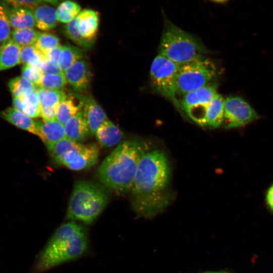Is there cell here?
<instances>
[{
    "instance_id": "cell-30",
    "label": "cell",
    "mask_w": 273,
    "mask_h": 273,
    "mask_svg": "<svg viewBox=\"0 0 273 273\" xmlns=\"http://www.w3.org/2000/svg\"><path fill=\"white\" fill-rule=\"evenodd\" d=\"M34 45L47 59L48 53L60 44L59 39L56 35L40 32Z\"/></svg>"
},
{
    "instance_id": "cell-32",
    "label": "cell",
    "mask_w": 273,
    "mask_h": 273,
    "mask_svg": "<svg viewBox=\"0 0 273 273\" xmlns=\"http://www.w3.org/2000/svg\"><path fill=\"white\" fill-rule=\"evenodd\" d=\"M67 82L64 72L60 74H43L39 87L61 90Z\"/></svg>"
},
{
    "instance_id": "cell-14",
    "label": "cell",
    "mask_w": 273,
    "mask_h": 273,
    "mask_svg": "<svg viewBox=\"0 0 273 273\" xmlns=\"http://www.w3.org/2000/svg\"><path fill=\"white\" fill-rule=\"evenodd\" d=\"M39 132V138L47 147L66 138L64 125L56 120L36 121Z\"/></svg>"
},
{
    "instance_id": "cell-27",
    "label": "cell",
    "mask_w": 273,
    "mask_h": 273,
    "mask_svg": "<svg viewBox=\"0 0 273 273\" xmlns=\"http://www.w3.org/2000/svg\"><path fill=\"white\" fill-rule=\"evenodd\" d=\"M40 33L33 28L14 29L11 32V39L21 48L34 45Z\"/></svg>"
},
{
    "instance_id": "cell-7",
    "label": "cell",
    "mask_w": 273,
    "mask_h": 273,
    "mask_svg": "<svg viewBox=\"0 0 273 273\" xmlns=\"http://www.w3.org/2000/svg\"><path fill=\"white\" fill-rule=\"evenodd\" d=\"M180 65L158 55L153 60L150 70V79L153 89L169 100L182 113L176 89L177 74Z\"/></svg>"
},
{
    "instance_id": "cell-33",
    "label": "cell",
    "mask_w": 273,
    "mask_h": 273,
    "mask_svg": "<svg viewBox=\"0 0 273 273\" xmlns=\"http://www.w3.org/2000/svg\"><path fill=\"white\" fill-rule=\"evenodd\" d=\"M65 35L74 43L82 48H90L93 43L85 40L78 34L75 25V19L66 24L64 28Z\"/></svg>"
},
{
    "instance_id": "cell-29",
    "label": "cell",
    "mask_w": 273,
    "mask_h": 273,
    "mask_svg": "<svg viewBox=\"0 0 273 273\" xmlns=\"http://www.w3.org/2000/svg\"><path fill=\"white\" fill-rule=\"evenodd\" d=\"M46 60V58L34 45L21 48V63L24 65H30L40 69Z\"/></svg>"
},
{
    "instance_id": "cell-28",
    "label": "cell",
    "mask_w": 273,
    "mask_h": 273,
    "mask_svg": "<svg viewBox=\"0 0 273 273\" xmlns=\"http://www.w3.org/2000/svg\"><path fill=\"white\" fill-rule=\"evenodd\" d=\"M82 58H83L82 52L78 48L71 46H63L58 64L64 72Z\"/></svg>"
},
{
    "instance_id": "cell-25",
    "label": "cell",
    "mask_w": 273,
    "mask_h": 273,
    "mask_svg": "<svg viewBox=\"0 0 273 273\" xmlns=\"http://www.w3.org/2000/svg\"><path fill=\"white\" fill-rule=\"evenodd\" d=\"M8 85L13 98L23 97L37 90V86L22 76L11 79Z\"/></svg>"
},
{
    "instance_id": "cell-20",
    "label": "cell",
    "mask_w": 273,
    "mask_h": 273,
    "mask_svg": "<svg viewBox=\"0 0 273 273\" xmlns=\"http://www.w3.org/2000/svg\"><path fill=\"white\" fill-rule=\"evenodd\" d=\"M224 100L223 97L218 93L212 99L207 109L205 126L217 128L223 123Z\"/></svg>"
},
{
    "instance_id": "cell-10",
    "label": "cell",
    "mask_w": 273,
    "mask_h": 273,
    "mask_svg": "<svg viewBox=\"0 0 273 273\" xmlns=\"http://www.w3.org/2000/svg\"><path fill=\"white\" fill-rule=\"evenodd\" d=\"M73 95L82 104V113L90 133L95 134L99 126L108 119L105 112L92 96H82L78 94Z\"/></svg>"
},
{
    "instance_id": "cell-18",
    "label": "cell",
    "mask_w": 273,
    "mask_h": 273,
    "mask_svg": "<svg viewBox=\"0 0 273 273\" xmlns=\"http://www.w3.org/2000/svg\"><path fill=\"white\" fill-rule=\"evenodd\" d=\"M8 15L11 26L14 29L33 28L35 26L32 9L25 7H12L8 9Z\"/></svg>"
},
{
    "instance_id": "cell-4",
    "label": "cell",
    "mask_w": 273,
    "mask_h": 273,
    "mask_svg": "<svg viewBox=\"0 0 273 273\" xmlns=\"http://www.w3.org/2000/svg\"><path fill=\"white\" fill-rule=\"evenodd\" d=\"M162 15L159 54L180 66L205 57L207 50L200 39L175 25L163 12Z\"/></svg>"
},
{
    "instance_id": "cell-11",
    "label": "cell",
    "mask_w": 273,
    "mask_h": 273,
    "mask_svg": "<svg viewBox=\"0 0 273 273\" xmlns=\"http://www.w3.org/2000/svg\"><path fill=\"white\" fill-rule=\"evenodd\" d=\"M63 72L67 82L75 91L83 92L88 88L91 81V72L87 62L83 58Z\"/></svg>"
},
{
    "instance_id": "cell-34",
    "label": "cell",
    "mask_w": 273,
    "mask_h": 273,
    "mask_svg": "<svg viewBox=\"0 0 273 273\" xmlns=\"http://www.w3.org/2000/svg\"><path fill=\"white\" fill-rule=\"evenodd\" d=\"M42 74V72L39 68L30 65H24L22 68V76L37 87H39Z\"/></svg>"
},
{
    "instance_id": "cell-16",
    "label": "cell",
    "mask_w": 273,
    "mask_h": 273,
    "mask_svg": "<svg viewBox=\"0 0 273 273\" xmlns=\"http://www.w3.org/2000/svg\"><path fill=\"white\" fill-rule=\"evenodd\" d=\"M1 117L16 127L26 130L39 137L36 121L15 108H8L1 113Z\"/></svg>"
},
{
    "instance_id": "cell-22",
    "label": "cell",
    "mask_w": 273,
    "mask_h": 273,
    "mask_svg": "<svg viewBox=\"0 0 273 273\" xmlns=\"http://www.w3.org/2000/svg\"><path fill=\"white\" fill-rule=\"evenodd\" d=\"M14 108L31 118L40 116V106L37 90L21 98H13Z\"/></svg>"
},
{
    "instance_id": "cell-40",
    "label": "cell",
    "mask_w": 273,
    "mask_h": 273,
    "mask_svg": "<svg viewBox=\"0 0 273 273\" xmlns=\"http://www.w3.org/2000/svg\"><path fill=\"white\" fill-rule=\"evenodd\" d=\"M42 2H47L53 5H57L61 0H40Z\"/></svg>"
},
{
    "instance_id": "cell-26",
    "label": "cell",
    "mask_w": 273,
    "mask_h": 273,
    "mask_svg": "<svg viewBox=\"0 0 273 273\" xmlns=\"http://www.w3.org/2000/svg\"><path fill=\"white\" fill-rule=\"evenodd\" d=\"M40 107H57L60 102L66 96L61 90L39 87L37 90Z\"/></svg>"
},
{
    "instance_id": "cell-39",
    "label": "cell",
    "mask_w": 273,
    "mask_h": 273,
    "mask_svg": "<svg viewBox=\"0 0 273 273\" xmlns=\"http://www.w3.org/2000/svg\"><path fill=\"white\" fill-rule=\"evenodd\" d=\"M265 201L268 208L273 212V183L270 186L266 192Z\"/></svg>"
},
{
    "instance_id": "cell-8",
    "label": "cell",
    "mask_w": 273,
    "mask_h": 273,
    "mask_svg": "<svg viewBox=\"0 0 273 273\" xmlns=\"http://www.w3.org/2000/svg\"><path fill=\"white\" fill-rule=\"evenodd\" d=\"M217 86L212 82L184 95L180 104L188 117L201 126H205L208 106L217 94Z\"/></svg>"
},
{
    "instance_id": "cell-36",
    "label": "cell",
    "mask_w": 273,
    "mask_h": 273,
    "mask_svg": "<svg viewBox=\"0 0 273 273\" xmlns=\"http://www.w3.org/2000/svg\"><path fill=\"white\" fill-rule=\"evenodd\" d=\"M12 7H25L33 10L42 4L40 0H4Z\"/></svg>"
},
{
    "instance_id": "cell-42",
    "label": "cell",
    "mask_w": 273,
    "mask_h": 273,
    "mask_svg": "<svg viewBox=\"0 0 273 273\" xmlns=\"http://www.w3.org/2000/svg\"><path fill=\"white\" fill-rule=\"evenodd\" d=\"M204 273H228V272H222V271H208V272H206Z\"/></svg>"
},
{
    "instance_id": "cell-19",
    "label": "cell",
    "mask_w": 273,
    "mask_h": 273,
    "mask_svg": "<svg viewBox=\"0 0 273 273\" xmlns=\"http://www.w3.org/2000/svg\"><path fill=\"white\" fill-rule=\"evenodd\" d=\"M35 26L41 30H49L56 27L58 23L56 10L48 5H40L33 10Z\"/></svg>"
},
{
    "instance_id": "cell-6",
    "label": "cell",
    "mask_w": 273,
    "mask_h": 273,
    "mask_svg": "<svg viewBox=\"0 0 273 273\" xmlns=\"http://www.w3.org/2000/svg\"><path fill=\"white\" fill-rule=\"evenodd\" d=\"M217 74V67L205 57L180 65L176 76L177 95H184L212 82Z\"/></svg>"
},
{
    "instance_id": "cell-5",
    "label": "cell",
    "mask_w": 273,
    "mask_h": 273,
    "mask_svg": "<svg viewBox=\"0 0 273 273\" xmlns=\"http://www.w3.org/2000/svg\"><path fill=\"white\" fill-rule=\"evenodd\" d=\"M107 202V195L100 186L89 181H78L70 197L67 217L90 224L100 214Z\"/></svg>"
},
{
    "instance_id": "cell-41",
    "label": "cell",
    "mask_w": 273,
    "mask_h": 273,
    "mask_svg": "<svg viewBox=\"0 0 273 273\" xmlns=\"http://www.w3.org/2000/svg\"><path fill=\"white\" fill-rule=\"evenodd\" d=\"M210 1L215 3H223L228 1L229 0H210Z\"/></svg>"
},
{
    "instance_id": "cell-15",
    "label": "cell",
    "mask_w": 273,
    "mask_h": 273,
    "mask_svg": "<svg viewBox=\"0 0 273 273\" xmlns=\"http://www.w3.org/2000/svg\"><path fill=\"white\" fill-rule=\"evenodd\" d=\"M99 149L95 144L83 145L82 147L66 167L73 170H81L94 166L98 161Z\"/></svg>"
},
{
    "instance_id": "cell-12",
    "label": "cell",
    "mask_w": 273,
    "mask_h": 273,
    "mask_svg": "<svg viewBox=\"0 0 273 273\" xmlns=\"http://www.w3.org/2000/svg\"><path fill=\"white\" fill-rule=\"evenodd\" d=\"M75 21L80 36L94 44L99 25L98 13L93 10L84 9L79 13Z\"/></svg>"
},
{
    "instance_id": "cell-9",
    "label": "cell",
    "mask_w": 273,
    "mask_h": 273,
    "mask_svg": "<svg viewBox=\"0 0 273 273\" xmlns=\"http://www.w3.org/2000/svg\"><path fill=\"white\" fill-rule=\"evenodd\" d=\"M259 118L256 111L241 97L231 96L224 100L223 121L225 128L240 127Z\"/></svg>"
},
{
    "instance_id": "cell-23",
    "label": "cell",
    "mask_w": 273,
    "mask_h": 273,
    "mask_svg": "<svg viewBox=\"0 0 273 273\" xmlns=\"http://www.w3.org/2000/svg\"><path fill=\"white\" fill-rule=\"evenodd\" d=\"M82 108L80 103L77 105L73 99L68 98L66 96L57 107L56 120L64 125L70 118L81 111Z\"/></svg>"
},
{
    "instance_id": "cell-21",
    "label": "cell",
    "mask_w": 273,
    "mask_h": 273,
    "mask_svg": "<svg viewBox=\"0 0 273 273\" xmlns=\"http://www.w3.org/2000/svg\"><path fill=\"white\" fill-rule=\"evenodd\" d=\"M21 47L11 39L0 49V71L21 63Z\"/></svg>"
},
{
    "instance_id": "cell-2",
    "label": "cell",
    "mask_w": 273,
    "mask_h": 273,
    "mask_svg": "<svg viewBox=\"0 0 273 273\" xmlns=\"http://www.w3.org/2000/svg\"><path fill=\"white\" fill-rule=\"evenodd\" d=\"M88 240L82 225L69 221L61 225L37 255L30 273H42L86 253Z\"/></svg>"
},
{
    "instance_id": "cell-1",
    "label": "cell",
    "mask_w": 273,
    "mask_h": 273,
    "mask_svg": "<svg viewBox=\"0 0 273 273\" xmlns=\"http://www.w3.org/2000/svg\"><path fill=\"white\" fill-rule=\"evenodd\" d=\"M170 177L169 161L163 151L143 155L130 191L132 207L137 216L152 217L167 208L172 200Z\"/></svg>"
},
{
    "instance_id": "cell-37",
    "label": "cell",
    "mask_w": 273,
    "mask_h": 273,
    "mask_svg": "<svg viewBox=\"0 0 273 273\" xmlns=\"http://www.w3.org/2000/svg\"><path fill=\"white\" fill-rule=\"evenodd\" d=\"M57 107H40V116L43 121H52L56 120Z\"/></svg>"
},
{
    "instance_id": "cell-31",
    "label": "cell",
    "mask_w": 273,
    "mask_h": 273,
    "mask_svg": "<svg viewBox=\"0 0 273 273\" xmlns=\"http://www.w3.org/2000/svg\"><path fill=\"white\" fill-rule=\"evenodd\" d=\"M8 8L0 3V49L11 39V25L9 20Z\"/></svg>"
},
{
    "instance_id": "cell-38",
    "label": "cell",
    "mask_w": 273,
    "mask_h": 273,
    "mask_svg": "<svg viewBox=\"0 0 273 273\" xmlns=\"http://www.w3.org/2000/svg\"><path fill=\"white\" fill-rule=\"evenodd\" d=\"M63 48V46L60 44L51 50L47 55V60H50L58 63Z\"/></svg>"
},
{
    "instance_id": "cell-3",
    "label": "cell",
    "mask_w": 273,
    "mask_h": 273,
    "mask_svg": "<svg viewBox=\"0 0 273 273\" xmlns=\"http://www.w3.org/2000/svg\"><path fill=\"white\" fill-rule=\"evenodd\" d=\"M147 152V147L140 141L121 142L99 167L100 181L118 193L130 192L141 159Z\"/></svg>"
},
{
    "instance_id": "cell-35",
    "label": "cell",
    "mask_w": 273,
    "mask_h": 273,
    "mask_svg": "<svg viewBox=\"0 0 273 273\" xmlns=\"http://www.w3.org/2000/svg\"><path fill=\"white\" fill-rule=\"evenodd\" d=\"M40 70L43 74H60L63 73L58 63L47 60L41 66Z\"/></svg>"
},
{
    "instance_id": "cell-13",
    "label": "cell",
    "mask_w": 273,
    "mask_h": 273,
    "mask_svg": "<svg viewBox=\"0 0 273 273\" xmlns=\"http://www.w3.org/2000/svg\"><path fill=\"white\" fill-rule=\"evenodd\" d=\"M64 128L66 138L78 143L85 141L91 134L81 111L70 118Z\"/></svg>"
},
{
    "instance_id": "cell-17",
    "label": "cell",
    "mask_w": 273,
    "mask_h": 273,
    "mask_svg": "<svg viewBox=\"0 0 273 273\" xmlns=\"http://www.w3.org/2000/svg\"><path fill=\"white\" fill-rule=\"evenodd\" d=\"M95 134L99 143L106 148L117 145L123 137L121 130L109 119L99 126Z\"/></svg>"
},
{
    "instance_id": "cell-24",
    "label": "cell",
    "mask_w": 273,
    "mask_h": 273,
    "mask_svg": "<svg viewBox=\"0 0 273 273\" xmlns=\"http://www.w3.org/2000/svg\"><path fill=\"white\" fill-rule=\"evenodd\" d=\"M80 12V5L72 0L62 2L56 10L58 21L66 24L75 19Z\"/></svg>"
}]
</instances>
